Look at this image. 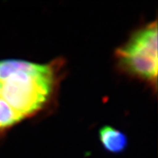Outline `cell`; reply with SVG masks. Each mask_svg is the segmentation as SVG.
<instances>
[{"label":"cell","instance_id":"6da1fadb","mask_svg":"<svg viewBox=\"0 0 158 158\" xmlns=\"http://www.w3.org/2000/svg\"><path fill=\"white\" fill-rule=\"evenodd\" d=\"M59 64L0 60V106L13 110L21 121L39 113L52 100Z\"/></svg>","mask_w":158,"mask_h":158},{"label":"cell","instance_id":"7a4b0ae2","mask_svg":"<svg viewBox=\"0 0 158 158\" xmlns=\"http://www.w3.org/2000/svg\"><path fill=\"white\" fill-rule=\"evenodd\" d=\"M122 69L154 87L157 81V23H149L136 31L116 51Z\"/></svg>","mask_w":158,"mask_h":158},{"label":"cell","instance_id":"3957f363","mask_svg":"<svg viewBox=\"0 0 158 158\" xmlns=\"http://www.w3.org/2000/svg\"><path fill=\"white\" fill-rule=\"evenodd\" d=\"M100 143L108 152L118 154L127 149L128 138L125 134L111 126H104L99 131Z\"/></svg>","mask_w":158,"mask_h":158}]
</instances>
